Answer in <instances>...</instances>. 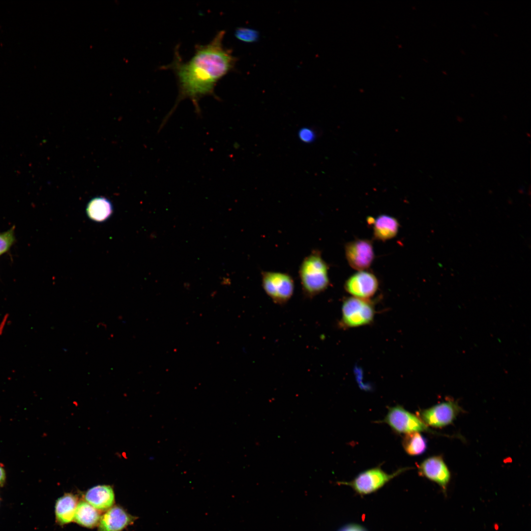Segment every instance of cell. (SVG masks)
I'll list each match as a JSON object with an SVG mask.
<instances>
[{
  "mask_svg": "<svg viewBox=\"0 0 531 531\" xmlns=\"http://www.w3.org/2000/svg\"><path fill=\"white\" fill-rule=\"evenodd\" d=\"M78 498L71 493H66L59 498L55 505V515L59 524L63 525L74 521Z\"/></svg>",
  "mask_w": 531,
  "mask_h": 531,
  "instance_id": "13",
  "label": "cell"
},
{
  "mask_svg": "<svg viewBox=\"0 0 531 531\" xmlns=\"http://www.w3.org/2000/svg\"><path fill=\"white\" fill-rule=\"evenodd\" d=\"M86 212L88 216L96 222H103L108 219L113 212L111 202L103 197L92 199L88 204Z\"/></svg>",
  "mask_w": 531,
  "mask_h": 531,
  "instance_id": "16",
  "label": "cell"
},
{
  "mask_svg": "<svg viewBox=\"0 0 531 531\" xmlns=\"http://www.w3.org/2000/svg\"><path fill=\"white\" fill-rule=\"evenodd\" d=\"M460 410L456 402L448 401L422 410L420 418L426 425L442 427L451 424Z\"/></svg>",
  "mask_w": 531,
  "mask_h": 531,
  "instance_id": "8",
  "label": "cell"
},
{
  "mask_svg": "<svg viewBox=\"0 0 531 531\" xmlns=\"http://www.w3.org/2000/svg\"><path fill=\"white\" fill-rule=\"evenodd\" d=\"M345 256L351 267L365 270L372 265L375 257L372 242L366 239H357L345 245Z\"/></svg>",
  "mask_w": 531,
  "mask_h": 531,
  "instance_id": "7",
  "label": "cell"
},
{
  "mask_svg": "<svg viewBox=\"0 0 531 531\" xmlns=\"http://www.w3.org/2000/svg\"><path fill=\"white\" fill-rule=\"evenodd\" d=\"M328 269L319 250H312L303 259L299 267L298 275L305 296L314 297L328 287Z\"/></svg>",
  "mask_w": 531,
  "mask_h": 531,
  "instance_id": "2",
  "label": "cell"
},
{
  "mask_svg": "<svg viewBox=\"0 0 531 531\" xmlns=\"http://www.w3.org/2000/svg\"><path fill=\"white\" fill-rule=\"evenodd\" d=\"M262 285L267 295L276 304L283 305L292 297L295 289L292 276L285 272L262 271Z\"/></svg>",
  "mask_w": 531,
  "mask_h": 531,
  "instance_id": "4",
  "label": "cell"
},
{
  "mask_svg": "<svg viewBox=\"0 0 531 531\" xmlns=\"http://www.w3.org/2000/svg\"><path fill=\"white\" fill-rule=\"evenodd\" d=\"M84 500L99 511H106L114 505L115 494L111 486L99 485L89 489Z\"/></svg>",
  "mask_w": 531,
  "mask_h": 531,
  "instance_id": "12",
  "label": "cell"
},
{
  "mask_svg": "<svg viewBox=\"0 0 531 531\" xmlns=\"http://www.w3.org/2000/svg\"><path fill=\"white\" fill-rule=\"evenodd\" d=\"M101 515L98 510L85 500L78 502L74 521L79 525L93 528L98 525Z\"/></svg>",
  "mask_w": 531,
  "mask_h": 531,
  "instance_id": "15",
  "label": "cell"
},
{
  "mask_svg": "<svg viewBox=\"0 0 531 531\" xmlns=\"http://www.w3.org/2000/svg\"><path fill=\"white\" fill-rule=\"evenodd\" d=\"M395 432L400 434L419 432L428 430L423 421L414 414L399 405L389 409L383 420Z\"/></svg>",
  "mask_w": 531,
  "mask_h": 531,
  "instance_id": "6",
  "label": "cell"
},
{
  "mask_svg": "<svg viewBox=\"0 0 531 531\" xmlns=\"http://www.w3.org/2000/svg\"><path fill=\"white\" fill-rule=\"evenodd\" d=\"M15 229L13 226L8 230L0 233V256L7 252L15 242Z\"/></svg>",
  "mask_w": 531,
  "mask_h": 531,
  "instance_id": "18",
  "label": "cell"
},
{
  "mask_svg": "<svg viewBox=\"0 0 531 531\" xmlns=\"http://www.w3.org/2000/svg\"><path fill=\"white\" fill-rule=\"evenodd\" d=\"M373 223L374 237L377 240H389L394 237L398 233L399 223L394 217L382 214L374 219Z\"/></svg>",
  "mask_w": 531,
  "mask_h": 531,
  "instance_id": "14",
  "label": "cell"
},
{
  "mask_svg": "<svg viewBox=\"0 0 531 531\" xmlns=\"http://www.w3.org/2000/svg\"><path fill=\"white\" fill-rule=\"evenodd\" d=\"M299 139L305 143L313 142L315 139V133L310 128H305L300 130L298 133Z\"/></svg>",
  "mask_w": 531,
  "mask_h": 531,
  "instance_id": "20",
  "label": "cell"
},
{
  "mask_svg": "<svg viewBox=\"0 0 531 531\" xmlns=\"http://www.w3.org/2000/svg\"><path fill=\"white\" fill-rule=\"evenodd\" d=\"M225 33V30L219 31L207 44L196 45L194 54L187 61H183L177 45L173 61L161 67L163 69H170L175 73L178 93L175 104L164 118L158 132L163 129L183 100H190L198 117L202 115L199 105L201 98L211 96L220 100L215 93V87L223 77L234 69L237 60L232 50L223 45Z\"/></svg>",
  "mask_w": 531,
  "mask_h": 531,
  "instance_id": "1",
  "label": "cell"
},
{
  "mask_svg": "<svg viewBox=\"0 0 531 531\" xmlns=\"http://www.w3.org/2000/svg\"><path fill=\"white\" fill-rule=\"evenodd\" d=\"M235 35L238 40L246 43L255 42L259 37V34L257 31L246 28H237L235 31Z\"/></svg>",
  "mask_w": 531,
  "mask_h": 531,
  "instance_id": "19",
  "label": "cell"
},
{
  "mask_svg": "<svg viewBox=\"0 0 531 531\" xmlns=\"http://www.w3.org/2000/svg\"><path fill=\"white\" fill-rule=\"evenodd\" d=\"M405 452L411 456L423 453L427 449V441L419 432L406 434L402 441Z\"/></svg>",
  "mask_w": 531,
  "mask_h": 531,
  "instance_id": "17",
  "label": "cell"
},
{
  "mask_svg": "<svg viewBox=\"0 0 531 531\" xmlns=\"http://www.w3.org/2000/svg\"><path fill=\"white\" fill-rule=\"evenodd\" d=\"M421 476L439 484L445 491L450 478V473L442 458L432 456L424 460L418 467Z\"/></svg>",
  "mask_w": 531,
  "mask_h": 531,
  "instance_id": "10",
  "label": "cell"
},
{
  "mask_svg": "<svg viewBox=\"0 0 531 531\" xmlns=\"http://www.w3.org/2000/svg\"><path fill=\"white\" fill-rule=\"evenodd\" d=\"M375 313L373 303L369 300L354 296L347 297L343 302L339 325L348 328L370 324L374 320Z\"/></svg>",
  "mask_w": 531,
  "mask_h": 531,
  "instance_id": "3",
  "label": "cell"
},
{
  "mask_svg": "<svg viewBox=\"0 0 531 531\" xmlns=\"http://www.w3.org/2000/svg\"><path fill=\"white\" fill-rule=\"evenodd\" d=\"M339 531H366V530L359 525L351 524L343 527Z\"/></svg>",
  "mask_w": 531,
  "mask_h": 531,
  "instance_id": "21",
  "label": "cell"
},
{
  "mask_svg": "<svg viewBox=\"0 0 531 531\" xmlns=\"http://www.w3.org/2000/svg\"><path fill=\"white\" fill-rule=\"evenodd\" d=\"M379 282L372 272L365 270L358 271L346 281L344 288L354 297L368 299L376 293Z\"/></svg>",
  "mask_w": 531,
  "mask_h": 531,
  "instance_id": "9",
  "label": "cell"
},
{
  "mask_svg": "<svg viewBox=\"0 0 531 531\" xmlns=\"http://www.w3.org/2000/svg\"><path fill=\"white\" fill-rule=\"evenodd\" d=\"M137 519L122 507L113 505L101 516L98 531H122Z\"/></svg>",
  "mask_w": 531,
  "mask_h": 531,
  "instance_id": "11",
  "label": "cell"
},
{
  "mask_svg": "<svg viewBox=\"0 0 531 531\" xmlns=\"http://www.w3.org/2000/svg\"><path fill=\"white\" fill-rule=\"evenodd\" d=\"M407 470V468L401 469L391 474H388L380 468H374L361 472L352 481L339 483L350 486L357 494L363 496L377 491L391 479Z\"/></svg>",
  "mask_w": 531,
  "mask_h": 531,
  "instance_id": "5",
  "label": "cell"
},
{
  "mask_svg": "<svg viewBox=\"0 0 531 531\" xmlns=\"http://www.w3.org/2000/svg\"><path fill=\"white\" fill-rule=\"evenodd\" d=\"M5 478V472L3 468L0 466V485L3 483Z\"/></svg>",
  "mask_w": 531,
  "mask_h": 531,
  "instance_id": "22",
  "label": "cell"
}]
</instances>
